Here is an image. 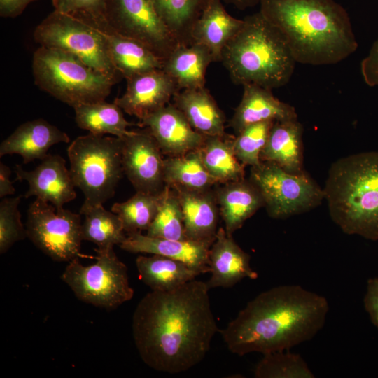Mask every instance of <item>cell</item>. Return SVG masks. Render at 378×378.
<instances>
[{
	"label": "cell",
	"mask_w": 378,
	"mask_h": 378,
	"mask_svg": "<svg viewBox=\"0 0 378 378\" xmlns=\"http://www.w3.org/2000/svg\"><path fill=\"white\" fill-rule=\"evenodd\" d=\"M274 122L267 120L249 125L234 137V151L245 166L255 167L261 163L260 153Z\"/></svg>",
	"instance_id": "obj_37"
},
{
	"label": "cell",
	"mask_w": 378,
	"mask_h": 378,
	"mask_svg": "<svg viewBox=\"0 0 378 378\" xmlns=\"http://www.w3.org/2000/svg\"><path fill=\"white\" fill-rule=\"evenodd\" d=\"M243 20L220 58L232 82L272 90L286 85L296 61L284 35L260 11Z\"/></svg>",
	"instance_id": "obj_4"
},
{
	"label": "cell",
	"mask_w": 378,
	"mask_h": 378,
	"mask_svg": "<svg viewBox=\"0 0 378 378\" xmlns=\"http://www.w3.org/2000/svg\"><path fill=\"white\" fill-rule=\"evenodd\" d=\"M214 192L220 216L229 235H232L247 219L265 206L260 191L249 179L218 183Z\"/></svg>",
	"instance_id": "obj_22"
},
{
	"label": "cell",
	"mask_w": 378,
	"mask_h": 378,
	"mask_svg": "<svg viewBox=\"0 0 378 378\" xmlns=\"http://www.w3.org/2000/svg\"><path fill=\"white\" fill-rule=\"evenodd\" d=\"M102 31L113 64L126 80L136 75L162 69L163 61L141 42L111 30Z\"/></svg>",
	"instance_id": "obj_27"
},
{
	"label": "cell",
	"mask_w": 378,
	"mask_h": 378,
	"mask_svg": "<svg viewBox=\"0 0 378 378\" xmlns=\"http://www.w3.org/2000/svg\"><path fill=\"white\" fill-rule=\"evenodd\" d=\"M234 136H206L200 148L202 161L211 176L218 183L242 180L245 165L235 155L233 148Z\"/></svg>",
	"instance_id": "obj_30"
},
{
	"label": "cell",
	"mask_w": 378,
	"mask_h": 378,
	"mask_svg": "<svg viewBox=\"0 0 378 378\" xmlns=\"http://www.w3.org/2000/svg\"><path fill=\"white\" fill-rule=\"evenodd\" d=\"M10 169L8 166L0 162V197L4 198L8 195H13L15 189L10 181Z\"/></svg>",
	"instance_id": "obj_43"
},
{
	"label": "cell",
	"mask_w": 378,
	"mask_h": 378,
	"mask_svg": "<svg viewBox=\"0 0 378 378\" xmlns=\"http://www.w3.org/2000/svg\"><path fill=\"white\" fill-rule=\"evenodd\" d=\"M54 10L78 18L100 30L108 25L106 17V0H52Z\"/></svg>",
	"instance_id": "obj_39"
},
{
	"label": "cell",
	"mask_w": 378,
	"mask_h": 378,
	"mask_svg": "<svg viewBox=\"0 0 378 378\" xmlns=\"http://www.w3.org/2000/svg\"><path fill=\"white\" fill-rule=\"evenodd\" d=\"M227 4H232L240 10H245L259 4L260 0H223Z\"/></svg>",
	"instance_id": "obj_44"
},
{
	"label": "cell",
	"mask_w": 378,
	"mask_h": 378,
	"mask_svg": "<svg viewBox=\"0 0 378 378\" xmlns=\"http://www.w3.org/2000/svg\"><path fill=\"white\" fill-rule=\"evenodd\" d=\"M363 304L371 322L378 329V277L368 280Z\"/></svg>",
	"instance_id": "obj_41"
},
{
	"label": "cell",
	"mask_w": 378,
	"mask_h": 378,
	"mask_svg": "<svg viewBox=\"0 0 378 378\" xmlns=\"http://www.w3.org/2000/svg\"><path fill=\"white\" fill-rule=\"evenodd\" d=\"M163 190L157 194L136 191L127 201L113 204L111 211L121 219L125 232L132 234L148 230L158 213Z\"/></svg>",
	"instance_id": "obj_34"
},
{
	"label": "cell",
	"mask_w": 378,
	"mask_h": 378,
	"mask_svg": "<svg viewBox=\"0 0 378 378\" xmlns=\"http://www.w3.org/2000/svg\"><path fill=\"white\" fill-rule=\"evenodd\" d=\"M136 265L140 279L152 290L170 291L201 274L186 263L163 255H139Z\"/></svg>",
	"instance_id": "obj_28"
},
{
	"label": "cell",
	"mask_w": 378,
	"mask_h": 378,
	"mask_svg": "<svg viewBox=\"0 0 378 378\" xmlns=\"http://www.w3.org/2000/svg\"><path fill=\"white\" fill-rule=\"evenodd\" d=\"M80 214L36 198L27 211V237L43 253L55 261L70 262L80 253Z\"/></svg>",
	"instance_id": "obj_11"
},
{
	"label": "cell",
	"mask_w": 378,
	"mask_h": 378,
	"mask_svg": "<svg viewBox=\"0 0 378 378\" xmlns=\"http://www.w3.org/2000/svg\"><path fill=\"white\" fill-rule=\"evenodd\" d=\"M323 190L330 218L344 233L378 240V151L334 162Z\"/></svg>",
	"instance_id": "obj_5"
},
{
	"label": "cell",
	"mask_w": 378,
	"mask_h": 378,
	"mask_svg": "<svg viewBox=\"0 0 378 378\" xmlns=\"http://www.w3.org/2000/svg\"><path fill=\"white\" fill-rule=\"evenodd\" d=\"M249 180L260 191L272 218L309 211L325 199L323 189L306 172L292 174L272 162L251 167Z\"/></svg>",
	"instance_id": "obj_10"
},
{
	"label": "cell",
	"mask_w": 378,
	"mask_h": 378,
	"mask_svg": "<svg viewBox=\"0 0 378 378\" xmlns=\"http://www.w3.org/2000/svg\"><path fill=\"white\" fill-rule=\"evenodd\" d=\"M122 138L89 133L76 137L67 148L70 173L84 194L80 211L103 205L113 197L124 174Z\"/></svg>",
	"instance_id": "obj_7"
},
{
	"label": "cell",
	"mask_w": 378,
	"mask_h": 378,
	"mask_svg": "<svg viewBox=\"0 0 378 378\" xmlns=\"http://www.w3.org/2000/svg\"><path fill=\"white\" fill-rule=\"evenodd\" d=\"M303 130L298 119L275 121L260 153L261 162L274 163L292 174L304 172Z\"/></svg>",
	"instance_id": "obj_24"
},
{
	"label": "cell",
	"mask_w": 378,
	"mask_h": 378,
	"mask_svg": "<svg viewBox=\"0 0 378 378\" xmlns=\"http://www.w3.org/2000/svg\"><path fill=\"white\" fill-rule=\"evenodd\" d=\"M174 190L180 201L187 238L213 244L220 216L214 190Z\"/></svg>",
	"instance_id": "obj_21"
},
{
	"label": "cell",
	"mask_w": 378,
	"mask_h": 378,
	"mask_svg": "<svg viewBox=\"0 0 378 378\" xmlns=\"http://www.w3.org/2000/svg\"><path fill=\"white\" fill-rule=\"evenodd\" d=\"M329 308L324 296L299 285L277 286L248 302L220 332L239 356L290 350L316 336Z\"/></svg>",
	"instance_id": "obj_2"
},
{
	"label": "cell",
	"mask_w": 378,
	"mask_h": 378,
	"mask_svg": "<svg viewBox=\"0 0 378 378\" xmlns=\"http://www.w3.org/2000/svg\"><path fill=\"white\" fill-rule=\"evenodd\" d=\"M153 237L174 240H187L183 216L176 191L165 185L158 213L147 230Z\"/></svg>",
	"instance_id": "obj_35"
},
{
	"label": "cell",
	"mask_w": 378,
	"mask_h": 378,
	"mask_svg": "<svg viewBox=\"0 0 378 378\" xmlns=\"http://www.w3.org/2000/svg\"><path fill=\"white\" fill-rule=\"evenodd\" d=\"M16 180L27 181L26 198L35 196L59 209L76 197L75 185L65 160L59 155L48 154L33 170L27 171L19 164L15 167Z\"/></svg>",
	"instance_id": "obj_14"
},
{
	"label": "cell",
	"mask_w": 378,
	"mask_h": 378,
	"mask_svg": "<svg viewBox=\"0 0 378 378\" xmlns=\"http://www.w3.org/2000/svg\"><path fill=\"white\" fill-rule=\"evenodd\" d=\"M164 181L173 189L203 190L218 184L207 171L200 149L164 159Z\"/></svg>",
	"instance_id": "obj_29"
},
{
	"label": "cell",
	"mask_w": 378,
	"mask_h": 378,
	"mask_svg": "<svg viewBox=\"0 0 378 378\" xmlns=\"http://www.w3.org/2000/svg\"><path fill=\"white\" fill-rule=\"evenodd\" d=\"M34 38L40 46L75 56L115 83L122 77L103 31L78 18L54 10L35 28Z\"/></svg>",
	"instance_id": "obj_8"
},
{
	"label": "cell",
	"mask_w": 378,
	"mask_h": 378,
	"mask_svg": "<svg viewBox=\"0 0 378 378\" xmlns=\"http://www.w3.org/2000/svg\"><path fill=\"white\" fill-rule=\"evenodd\" d=\"M139 126L150 132L162 154L167 157L200 149L206 138L195 131L184 114L170 103L141 120Z\"/></svg>",
	"instance_id": "obj_15"
},
{
	"label": "cell",
	"mask_w": 378,
	"mask_h": 378,
	"mask_svg": "<svg viewBox=\"0 0 378 378\" xmlns=\"http://www.w3.org/2000/svg\"><path fill=\"white\" fill-rule=\"evenodd\" d=\"M173 99L195 131L204 136L225 134V114L205 87L180 90Z\"/></svg>",
	"instance_id": "obj_25"
},
{
	"label": "cell",
	"mask_w": 378,
	"mask_h": 378,
	"mask_svg": "<svg viewBox=\"0 0 378 378\" xmlns=\"http://www.w3.org/2000/svg\"><path fill=\"white\" fill-rule=\"evenodd\" d=\"M360 71L365 83L378 87V38L368 55L360 63Z\"/></svg>",
	"instance_id": "obj_40"
},
{
	"label": "cell",
	"mask_w": 378,
	"mask_h": 378,
	"mask_svg": "<svg viewBox=\"0 0 378 378\" xmlns=\"http://www.w3.org/2000/svg\"><path fill=\"white\" fill-rule=\"evenodd\" d=\"M214 62L209 49L203 45H178L163 62V71L178 90L204 87L209 64Z\"/></svg>",
	"instance_id": "obj_26"
},
{
	"label": "cell",
	"mask_w": 378,
	"mask_h": 378,
	"mask_svg": "<svg viewBox=\"0 0 378 378\" xmlns=\"http://www.w3.org/2000/svg\"><path fill=\"white\" fill-rule=\"evenodd\" d=\"M260 12L284 35L298 63L335 64L358 48L350 18L334 0H260Z\"/></svg>",
	"instance_id": "obj_3"
},
{
	"label": "cell",
	"mask_w": 378,
	"mask_h": 378,
	"mask_svg": "<svg viewBox=\"0 0 378 378\" xmlns=\"http://www.w3.org/2000/svg\"><path fill=\"white\" fill-rule=\"evenodd\" d=\"M206 282L192 280L170 291L147 293L132 316V334L142 360L178 374L200 363L219 331Z\"/></svg>",
	"instance_id": "obj_1"
},
{
	"label": "cell",
	"mask_w": 378,
	"mask_h": 378,
	"mask_svg": "<svg viewBox=\"0 0 378 378\" xmlns=\"http://www.w3.org/2000/svg\"><path fill=\"white\" fill-rule=\"evenodd\" d=\"M85 219L81 225L83 241L95 244L100 250L120 246L126 239L121 219L112 211L99 205L80 211Z\"/></svg>",
	"instance_id": "obj_33"
},
{
	"label": "cell",
	"mask_w": 378,
	"mask_h": 378,
	"mask_svg": "<svg viewBox=\"0 0 378 378\" xmlns=\"http://www.w3.org/2000/svg\"><path fill=\"white\" fill-rule=\"evenodd\" d=\"M243 88L241 100L230 120L236 134L253 123L298 119L295 108L275 97L272 90L255 84Z\"/></svg>",
	"instance_id": "obj_20"
},
{
	"label": "cell",
	"mask_w": 378,
	"mask_h": 378,
	"mask_svg": "<svg viewBox=\"0 0 378 378\" xmlns=\"http://www.w3.org/2000/svg\"><path fill=\"white\" fill-rule=\"evenodd\" d=\"M36 0H0V15L16 18L21 15L31 3Z\"/></svg>",
	"instance_id": "obj_42"
},
{
	"label": "cell",
	"mask_w": 378,
	"mask_h": 378,
	"mask_svg": "<svg viewBox=\"0 0 378 378\" xmlns=\"http://www.w3.org/2000/svg\"><path fill=\"white\" fill-rule=\"evenodd\" d=\"M126 80L125 93L113 102L139 120L168 104L179 90L163 69L136 75Z\"/></svg>",
	"instance_id": "obj_16"
},
{
	"label": "cell",
	"mask_w": 378,
	"mask_h": 378,
	"mask_svg": "<svg viewBox=\"0 0 378 378\" xmlns=\"http://www.w3.org/2000/svg\"><path fill=\"white\" fill-rule=\"evenodd\" d=\"M256 378H314L302 357L290 350L263 355L254 369Z\"/></svg>",
	"instance_id": "obj_36"
},
{
	"label": "cell",
	"mask_w": 378,
	"mask_h": 378,
	"mask_svg": "<svg viewBox=\"0 0 378 378\" xmlns=\"http://www.w3.org/2000/svg\"><path fill=\"white\" fill-rule=\"evenodd\" d=\"M77 125L94 134H112L124 137L130 134L127 127L134 124L124 117L122 108L115 103L100 101L74 107Z\"/></svg>",
	"instance_id": "obj_31"
},
{
	"label": "cell",
	"mask_w": 378,
	"mask_h": 378,
	"mask_svg": "<svg viewBox=\"0 0 378 378\" xmlns=\"http://www.w3.org/2000/svg\"><path fill=\"white\" fill-rule=\"evenodd\" d=\"M244 20L231 16L222 0H209L191 30L192 43L206 47L214 62L220 61L223 48L242 26Z\"/></svg>",
	"instance_id": "obj_23"
},
{
	"label": "cell",
	"mask_w": 378,
	"mask_h": 378,
	"mask_svg": "<svg viewBox=\"0 0 378 378\" xmlns=\"http://www.w3.org/2000/svg\"><path fill=\"white\" fill-rule=\"evenodd\" d=\"M179 45L190 46L192 28L209 0H149Z\"/></svg>",
	"instance_id": "obj_32"
},
{
	"label": "cell",
	"mask_w": 378,
	"mask_h": 378,
	"mask_svg": "<svg viewBox=\"0 0 378 378\" xmlns=\"http://www.w3.org/2000/svg\"><path fill=\"white\" fill-rule=\"evenodd\" d=\"M209 289L230 288L244 278L256 279L258 273L250 265L251 256L235 242L223 227H219L209 254Z\"/></svg>",
	"instance_id": "obj_17"
},
{
	"label": "cell",
	"mask_w": 378,
	"mask_h": 378,
	"mask_svg": "<svg viewBox=\"0 0 378 378\" xmlns=\"http://www.w3.org/2000/svg\"><path fill=\"white\" fill-rule=\"evenodd\" d=\"M68 134L43 118L27 121L19 125L0 145V156L18 154L27 164L43 160L51 146L69 143Z\"/></svg>",
	"instance_id": "obj_19"
},
{
	"label": "cell",
	"mask_w": 378,
	"mask_h": 378,
	"mask_svg": "<svg viewBox=\"0 0 378 378\" xmlns=\"http://www.w3.org/2000/svg\"><path fill=\"white\" fill-rule=\"evenodd\" d=\"M162 153L146 129L131 130L122 137L124 174L136 191L157 194L165 187Z\"/></svg>",
	"instance_id": "obj_13"
},
{
	"label": "cell",
	"mask_w": 378,
	"mask_h": 378,
	"mask_svg": "<svg viewBox=\"0 0 378 378\" xmlns=\"http://www.w3.org/2000/svg\"><path fill=\"white\" fill-rule=\"evenodd\" d=\"M31 68L39 89L73 108L105 100L116 83L75 56L43 46L34 52Z\"/></svg>",
	"instance_id": "obj_6"
},
{
	"label": "cell",
	"mask_w": 378,
	"mask_h": 378,
	"mask_svg": "<svg viewBox=\"0 0 378 378\" xmlns=\"http://www.w3.org/2000/svg\"><path fill=\"white\" fill-rule=\"evenodd\" d=\"M106 17L108 30L141 42L163 62L179 45L149 0H106Z\"/></svg>",
	"instance_id": "obj_12"
},
{
	"label": "cell",
	"mask_w": 378,
	"mask_h": 378,
	"mask_svg": "<svg viewBox=\"0 0 378 378\" xmlns=\"http://www.w3.org/2000/svg\"><path fill=\"white\" fill-rule=\"evenodd\" d=\"M95 251L94 264L85 266L76 258L69 262L62 279L80 300L109 310L116 309L134 295L127 267L113 248Z\"/></svg>",
	"instance_id": "obj_9"
},
{
	"label": "cell",
	"mask_w": 378,
	"mask_h": 378,
	"mask_svg": "<svg viewBox=\"0 0 378 378\" xmlns=\"http://www.w3.org/2000/svg\"><path fill=\"white\" fill-rule=\"evenodd\" d=\"M22 195L4 197L0 202V253H6L17 241L27 237L18 205Z\"/></svg>",
	"instance_id": "obj_38"
},
{
	"label": "cell",
	"mask_w": 378,
	"mask_h": 378,
	"mask_svg": "<svg viewBox=\"0 0 378 378\" xmlns=\"http://www.w3.org/2000/svg\"><path fill=\"white\" fill-rule=\"evenodd\" d=\"M212 244L190 239L153 237L141 232L127 234L119 246L131 253L163 255L183 262L201 274L210 272L209 254Z\"/></svg>",
	"instance_id": "obj_18"
}]
</instances>
